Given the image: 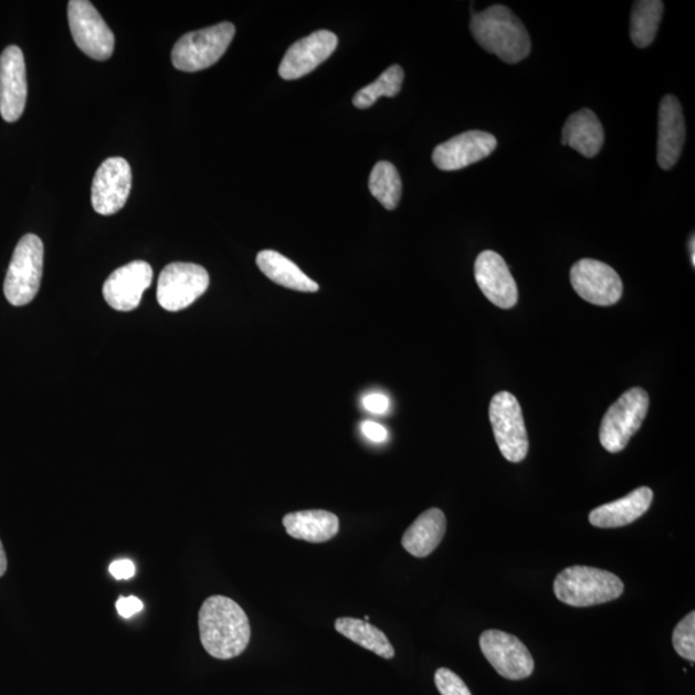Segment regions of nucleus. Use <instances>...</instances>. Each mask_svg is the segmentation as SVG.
I'll return each mask as SVG.
<instances>
[{
  "label": "nucleus",
  "instance_id": "21",
  "mask_svg": "<svg viewBox=\"0 0 695 695\" xmlns=\"http://www.w3.org/2000/svg\"><path fill=\"white\" fill-rule=\"evenodd\" d=\"M561 144L572 147L585 158L591 159L600 152L604 145L603 125L596 114L589 108H583V110L568 117L564 127V135H561Z\"/></svg>",
  "mask_w": 695,
  "mask_h": 695
},
{
  "label": "nucleus",
  "instance_id": "25",
  "mask_svg": "<svg viewBox=\"0 0 695 695\" xmlns=\"http://www.w3.org/2000/svg\"><path fill=\"white\" fill-rule=\"evenodd\" d=\"M661 0H640L632 7L630 35L639 49L650 46L659 33L663 14Z\"/></svg>",
  "mask_w": 695,
  "mask_h": 695
},
{
  "label": "nucleus",
  "instance_id": "4",
  "mask_svg": "<svg viewBox=\"0 0 695 695\" xmlns=\"http://www.w3.org/2000/svg\"><path fill=\"white\" fill-rule=\"evenodd\" d=\"M44 246L36 234L29 233L15 246L4 280V295L14 307L27 306L34 301L41 287Z\"/></svg>",
  "mask_w": 695,
  "mask_h": 695
},
{
  "label": "nucleus",
  "instance_id": "15",
  "mask_svg": "<svg viewBox=\"0 0 695 695\" xmlns=\"http://www.w3.org/2000/svg\"><path fill=\"white\" fill-rule=\"evenodd\" d=\"M496 147L497 139L491 133L468 130L436 146L433 162L441 170L455 171L488 158Z\"/></svg>",
  "mask_w": 695,
  "mask_h": 695
},
{
  "label": "nucleus",
  "instance_id": "11",
  "mask_svg": "<svg viewBox=\"0 0 695 695\" xmlns=\"http://www.w3.org/2000/svg\"><path fill=\"white\" fill-rule=\"evenodd\" d=\"M571 283L575 292L593 306L609 307L621 299L622 280L611 265L596 260L573 264Z\"/></svg>",
  "mask_w": 695,
  "mask_h": 695
},
{
  "label": "nucleus",
  "instance_id": "1",
  "mask_svg": "<svg viewBox=\"0 0 695 695\" xmlns=\"http://www.w3.org/2000/svg\"><path fill=\"white\" fill-rule=\"evenodd\" d=\"M200 640L217 660H231L244 653L252 629L248 615L236 601L222 596L209 597L199 612Z\"/></svg>",
  "mask_w": 695,
  "mask_h": 695
},
{
  "label": "nucleus",
  "instance_id": "5",
  "mask_svg": "<svg viewBox=\"0 0 695 695\" xmlns=\"http://www.w3.org/2000/svg\"><path fill=\"white\" fill-rule=\"evenodd\" d=\"M236 29L231 22L192 31L183 35L171 51V62L177 70L197 73L217 64L233 41Z\"/></svg>",
  "mask_w": 695,
  "mask_h": 695
},
{
  "label": "nucleus",
  "instance_id": "20",
  "mask_svg": "<svg viewBox=\"0 0 695 695\" xmlns=\"http://www.w3.org/2000/svg\"><path fill=\"white\" fill-rule=\"evenodd\" d=\"M446 517L440 509H429L406 530L402 546L415 558H427L439 548L446 534Z\"/></svg>",
  "mask_w": 695,
  "mask_h": 695
},
{
  "label": "nucleus",
  "instance_id": "24",
  "mask_svg": "<svg viewBox=\"0 0 695 695\" xmlns=\"http://www.w3.org/2000/svg\"><path fill=\"white\" fill-rule=\"evenodd\" d=\"M335 629L341 635L351 640V642L378 654L381 659L392 660L394 657V647L390 644L385 632L372 626L369 622L350 619V617H341V619L335 622Z\"/></svg>",
  "mask_w": 695,
  "mask_h": 695
},
{
  "label": "nucleus",
  "instance_id": "17",
  "mask_svg": "<svg viewBox=\"0 0 695 695\" xmlns=\"http://www.w3.org/2000/svg\"><path fill=\"white\" fill-rule=\"evenodd\" d=\"M154 271L150 264L135 261L112 273L104 285V298L116 310L136 309L143 295L152 284Z\"/></svg>",
  "mask_w": 695,
  "mask_h": 695
},
{
  "label": "nucleus",
  "instance_id": "32",
  "mask_svg": "<svg viewBox=\"0 0 695 695\" xmlns=\"http://www.w3.org/2000/svg\"><path fill=\"white\" fill-rule=\"evenodd\" d=\"M361 432L367 440L375 443H382L388 440L387 429L379 423H375V421H364L361 424Z\"/></svg>",
  "mask_w": 695,
  "mask_h": 695
},
{
  "label": "nucleus",
  "instance_id": "35",
  "mask_svg": "<svg viewBox=\"0 0 695 695\" xmlns=\"http://www.w3.org/2000/svg\"><path fill=\"white\" fill-rule=\"evenodd\" d=\"M694 248H695V241H694V234H693V236H692V239L689 241V252H691V260H692L693 267H695V250H694Z\"/></svg>",
  "mask_w": 695,
  "mask_h": 695
},
{
  "label": "nucleus",
  "instance_id": "29",
  "mask_svg": "<svg viewBox=\"0 0 695 695\" xmlns=\"http://www.w3.org/2000/svg\"><path fill=\"white\" fill-rule=\"evenodd\" d=\"M434 682L441 695H472L462 677L449 668L436 670Z\"/></svg>",
  "mask_w": 695,
  "mask_h": 695
},
{
  "label": "nucleus",
  "instance_id": "34",
  "mask_svg": "<svg viewBox=\"0 0 695 695\" xmlns=\"http://www.w3.org/2000/svg\"><path fill=\"white\" fill-rule=\"evenodd\" d=\"M7 565L6 551L2 541H0V577H3L7 572Z\"/></svg>",
  "mask_w": 695,
  "mask_h": 695
},
{
  "label": "nucleus",
  "instance_id": "31",
  "mask_svg": "<svg viewBox=\"0 0 695 695\" xmlns=\"http://www.w3.org/2000/svg\"><path fill=\"white\" fill-rule=\"evenodd\" d=\"M362 403L364 408L367 411L375 413V415H382V413H386L389 410L390 406L389 398L381 393H371L366 396Z\"/></svg>",
  "mask_w": 695,
  "mask_h": 695
},
{
  "label": "nucleus",
  "instance_id": "33",
  "mask_svg": "<svg viewBox=\"0 0 695 695\" xmlns=\"http://www.w3.org/2000/svg\"><path fill=\"white\" fill-rule=\"evenodd\" d=\"M110 573L116 580H129L136 573V566L129 559L116 560L110 566Z\"/></svg>",
  "mask_w": 695,
  "mask_h": 695
},
{
  "label": "nucleus",
  "instance_id": "3",
  "mask_svg": "<svg viewBox=\"0 0 695 695\" xmlns=\"http://www.w3.org/2000/svg\"><path fill=\"white\" fill-rule=\"evenodd\" d=\"M623 590L619 576L586 566L566 568L554 581V593L561 603L577 608L609 603L619 599Z\"/></svg>",
  "mask_w": 695,
  "mask_h": 695
},
{
  "label": "nucleus",
  "instance_id": "23",
  "mask_svg": "<svg viewBox=\"0 0 695 695\" xmlns=\"http://www.w3.org/2000/svg\"><path fill=\"white\" fill-rule=\"evenodd\" d=\"M256 264L265 276L280 286L302 293L319 291L316 281L309 278L298 265L275 250H263L256 255Z\"/></svg>",
  "mask_w": 695,
  "mask_h": 695
},
{
  "label": "nucleus",
  "instance_id": "19",
  "mask_svg": "<svg viewBox=\"0 0 695 695\" xmlns=\"http://www.w3.org/2000/svg\"><path fill=\"white\" fill-rule=\"evenodd\" d=\"M652 502L653 491L650 487H640L617 502L597 507L590 513L589 520L598 528L624 527L642 518L650 510Z\"/></svg>",
  "mask_w": 695,
  "mask_h": 695
},
{
  "label": "nucleus",
  "instance_id": "28",
  "mask_svg": "<svg viewBox=\"0 0 695 695\" xmlns=\"http://www.w3.org/2000/svg\"><path fill=\"white\" fill-rule=\"evenodd\" d=\"M675 651L681 657L695 661V612H691L677 623L673 634Z\"/></svg>",
  "mask_w": 695,
  "mask_h": 695
},
{
  "label": "nucleus",
  "instance_id": "18",
  "mask_svg": "<svg viewBox=\"0 0 695 695\" xmlns=\"http://www.w3.org/2000/svg\"><path fill=\"white\" fill-rule=\"evenodd\" d=\"M683 107L675 96H665L659 112L657 161L663 170H670L681 159L685 144Z\"/></svg>",
  "mask_w": 695,
  "mask_h": 695
},
{
  "label": "nucleus",
  "instance_id": "10",
  "mask_svg": "<svg viewBox=\"0 0 695 695\" xmlns=\"http://www.w3.org/2000/svg\"><path fill=\"white\" fill-rule=\"evenodd\" d=\"M484 657L509 681H523L534 674L535 661L517 636L499 630L484 631L480 639Z\"/></svg>",
  "mask_w": 695,
  "mask_h": 695
},
{
  "label": "nucleus",
  "instance_id": "9",
  "mask_svg": "<svg viewBox=\"0 0 695 695\" xmlns=\"http://www.w3.org/2000/svg\"><path fill=\"white\" fill-rule=\"evenodd\" d=\"M209 273L193 263H170L160 273L158 302L169 312L189 308L208 291Z\"/></svg>",
  "mask_w": 695,
  "mask_h": 695
},
{
  "label": "nucleus",
  "instance_id": "14",
  "mask_svg": "<svg viewBox=\"0 0 695 695\" xmlns=\"http://www.w3.org/2000/svg\"><path fill=\"white\" fill-rule=\"evenodd\" d=\"M338 36L331 31L319 30L301 39L287 50L278 74L285 81H296L314 72L337 50Z\"/></svg>",
  "mask_w": 695,
  "mask_h": 695
},
{
  "label": "nucleus",
  "instance_id": "36",
  "mask_svg": "<svg viewBox=\"0 0 695 695\" xmlns=\"http://www.w3.org/2000/svg\"><path fill=\"white\" fill-rule=\"evenodd\" d=\"M364 621L369 622L370 621V617L369 615H365V620Z\"/></svg>",
  "mask_w": 695,
  "mask_h": 695
},
{
  "label": "nucleus",
  "instance_id": "22",
  "mask_svg": "<svg viewBox=\"0 0 695 695\" xmlns=\"http://www.w3.org/2000/svg\"><path fill=\"white\" fill-rule=\"evenodd\" d=\"M284 527L288 536L307 543L322 544L339 533V518L326 510H304L286 514Z\"/></svg>",
  "mask_w": 695,
  "mask_h": 695
},
{
  "label": "nucleus",
  "instance_id": "27",
  "mask_svg": "<svg viewBox=\"0 0 695 695\" xmlns=\"http://www.w3.org/2000/svg\"><path fill=\"white\" fill-rule=\"evenodd\" d=\"M403 77V69L400 65L390 66L377 81L356 93L354 105L365 110L382 96L396 97L401 92Z\"/></svg>",
  "mask_w": 695,
  "mask_h": 695
},
{
  "label": "nucleus",
  "instance_id": "12",
  "mask_svg": "<svg viewBox=\"0 0 695 695\" xmlns=\"http://www.w3.org/2000/svg\"><path fill=\"white\" fill-rule=\"evenodd\" d=\"M131 189V169L123 158L101 164L92 185V206L101 215H113L127 204Z\"/></svg>",
  "mask_w": 695,
  "mask_h": 695
},
{
  "label": "nucleus",
  "instance_id": "7",
  "mask_svg": "<svg viewBox=\"0 0 695 695\" xmlns=\"http://www.w3.org/2000/svg\"><path fill=\"white\" fill-rule=\"evenodd\" d=\"M489 421L503 456L510 463H520L528 455V434L520 404L512 393L499 392L492 398Z\"/></svg>",
  "mask_w": 695,
  "mask_h": 695
},
{
  "label": "nucleus",
  "instance_id": "26",
  "mask_svg": "<svg viewBox=\"0 0 695 695\" xmlns=\"http://www.w3.org/2000/svg\"><path fill=\"white\" fill-rule=\"evenodd\" d=\"M372 197L388 210H394L402 197L400 173L392 162L379 161L373 167L369 179Z\"/></svg>",
  "mask_w": 695,
  "mask_h": 695
},
{
  "label": "nucleus",
  "instance_id": "30",
  "mask_svg": "<svg viewBox=\"0 0 695 695\" xmlns=\"http://www.w3.org/2000/svg\"><path fill=\"white\" fill-rule=\"evenodd\" d=\"M143 609V600L136 597H122L116 601V611L123 619H130V617L139 613Z\"/></svg>",
  "mask_w": 695,
  "mask_h": 695
},
{
  "label": "nucleus",
  "instance_id": "2",
  "mask_svg": "<svg viewBox=\"0 0 695 695\" xmlns=\"http://www.w3.org/2000/svg\"><path fill=\"white\" fill-rule=\"evenodd\" d=\"M472 34L484 51L496 54L506 64H518L530 52V38L523 22L505 6H491L474 13Z\"/></svg>",
  "mask_w": 695,
  "mask_h": 695
},
{
  "label": "nucleus",
  "instance_id": "13",
  "mask_svg": "<svg viewBox=\"0 0 695 695\" xmlns=\"http://www.w3.org/2000/svg\"><path fill=\"white\" fill-rule=\"evenodd\" d=\"M27 98L25 57L18 45L7 46L0 54V115L7 123L20 119Z\"/></svg>",
  "mask_w": 695,
  "mask_h": 695
},
{
  "label": "nucleus",
  "instance_id": "16",
  "mask_svg": "<svg viewBox=\"0 0 695 695\" xmlns=\"http://www.w3.org/2000/svg\"><path fill=\"white\" fill-rule=\"evenodd\" d=\"M474 275L482 293L496 307L517 306L518 287L504 257L492 250L482 252L474 264Z\"/></svg>",
  "mask_w": 695,
  "mask_h": 695
},
{
  "label": "nucleus",
  "instance_id": "8",
  "mask_svg": "<svg viewBox=\"0 0 695 695\" xmlns=\"http://www.w3.org/2000/svg\"><path fill=\"white\" fill-rule=\"evenodd\" d=\"M67 15L77 49L97 61H106L113 56L114 33L95 6L88 0H70Z\"/></svg>",
  "mask_w": 695,
  "mask_h": 695
},
{
  "label": "nucleus",
  "instance_id": "6",
  "mask_svg": "<svg viewBox=\"0 0 695 695\" xmlns=\"http://www.w3.org/2000/svg\"><path fill=\"white\" fill-rule=\"evenodd\" d=\"M650 410V396L632 388L608 409L600 425V443L611 454L626 449L632 435L642 427Z\"/></svg>",
  "mask_w": 695,
  "mask_h": 695
}]
</instances>
